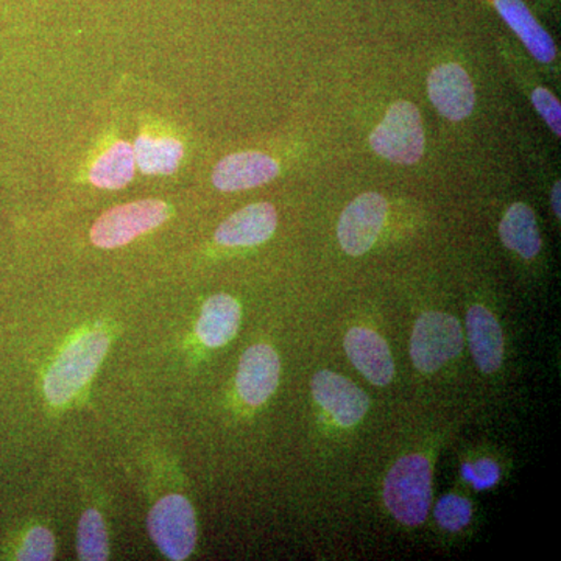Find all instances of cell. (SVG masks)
I'll return each mask as SVG.
<instances>
[{
  "instance_id": "obj_1",
  "label": "cell",
  "mask_w": 561,
  "mask_h": 561,
  "mask_svg": "<svg viewBox=\"0 0 561 561\" xmlns=\"http://www.w3.org/2000/svg\"><path fill=\"white\" fill-rule=\"evenodd\" d=\"M108 348L110 339L103 331L84 332L69 343L44 379V393L50 404L62 405L77 397L101 367Z\"/></svg>"
},
{
  "instance_id": "obj_2",
  "label": "cell",
  "mask_w": 561,
  "mask_h": 561,
  "mask_svg": "<svg viewBox=\"0 0 561 561\" xmlns=\"http://www.w3.org/2000/svg\"><path fill=\"white\" fill-rule=\"evenodd\" d=\"M383 501L398 522L420 526L427 518L432 502V471L420 454L402 457L383 482Z\"/></svg>"
},
{
  "instance_id": "obj_3",
  "label": "cell",
  "mask_w": 561,
  "mask_h": 561,
  "mask_svg": "<svg viewBox=\"0 0 561 561\" xmlns=\"http://www.w3.org/2000/svg\"><path fill=\"white\" fill-rule=\"evenodd\" d=\"M171 214V205L160 198H144L114 206L92 225L91 242L103 250L121 249L160 228Z\"/></svg>"
},
{
  "instance_id": "obj_4",
  "label": "cell",
  "mask_w": 561,
  "mask_h": 561,
  "mask_svg": "<svg viewBox=\"0 0 561 561\" xmlns=\"http://www.w3.org/2000/svg\"><path fill=\"white\" fill-rule=\"evenodd\" d=\"M424 140L420 110L408 101L393 103L370 135L371 149L379 157L402 165H412L421 160Z\"/></svg>"
},
{
  "instance_id": "obj_5",
  "label": "cell",
  "mask_w": 561,
  "mask_h": 561,
  "mask_svg": "<svg viewBox=\"0 0 561 561\" xmlns=\"http://www.w3.org/2000/svg\"><path fill=\"white\" fill-rule=\"evenodd\" d=\"M151 541L169 560L183 561L197 545L194 507L181 494H169L153 505L147 519Z\"/></svg>"
},
{
  "instance_id": "obj_6",
  "label": "cell",
  "mask_w": 561,
  "mask_h": 561,
  "mask_svg": "<svg viewBox=\"0 0 561 561\" xmlns=\"http://www.w3.org/2000/svg\"><path fill=\"white\" fill-rule=\"evenodd\" d=\"M463 334L456 317L443 312H426L413 327L411 357L421 373H435L460 356Z\"/></svg>"
},
{
  "instance_id": "obj_7",
  "label": "cell",
  "mask_w": 561,
  "mask_h": 561,
  "mask_svg": "<svg viewBox=\"0 0 561 561\" xmlns=\"http://www.w3.org/2000/svg\"><path fill=\"white\" fill-rule=\"evenodd\" d=\"M136 169L146 176H169L179 172L186 146L179 130L162 121H147L139 127L135 142Z\"/></svg>"
},
{
  "instance_id": "obj_8",
  "label": "cell",
  "mask_w": 561,
  "mask_h": 561,
  "mask_svg": "<svg viewBox=\"0 0 561 561\" xmlns=\"http://www.w3.org/2000/svg\"><path fill=\"white\" fill-rule=\"evenodd\" d=\"M389 203L378 192H365L343 210L337 236L350 256L368 253L378 241L387 219Z\"/></svg>"
},
{
  "instance_id": "obj_9",
  "label": "cell",
  "mask_w": 561,
  "mask_h": 561,
  "mask_svg": "<svg viewBox=\"0 0 561 561\" xmlns=\"http://www.w3.org/2000/svg\"><path fill=\"white\" fill-rule=\"evenodd\" d=\"M135 150L117 130L106 131L95 144L87 165L84 179L103 191H121L135 179Z\"/></svg>"
},
{
  "instance_id": "obj_10",
  "label": "cell",
  "mask_w": 561,
  "mask_h": 561,
  "mask_svg": "<svg viewBox=\"0 0 561 561\" xmlns=\"http://www.w3.org/2000/svg\"><path fill=\"white\" fill-rule=\"evenodd\" d=\"M316 401L343 427L356 426L370 409V398L348 378L321 370L313 376Z\"/></svg>"
},
{
  "instance_id": "obj_11",
  "label": "cell",
  "mask_w": 561,
  "mask_h": 561,
  "mask_svg": "<svg viewBox=\"0 0 561 561\" xmlns=\"http://www.w3.org/2000/svg\"><path fill=\"white\" fill-rule=\"evenodd\" d=\"M279 175V164L264 151L247 150L221 158L213 171V184L221 192L254 190Z\"/></svg>"
},
{
  "instance_id": "obj_12",
  "label": "cell",
  "mask_w": 561,
  "mask_h": 561,
  "mask_svg": "<svg viewBox=\"0 0 561 561\" xmlns=\"http://www.w3.org/2000/svg\"><path fill=\"white\" fill-rule=\"evenodd\" d=\"M427 91L435 108L448 121L467 119L474 110V87L467 70L456 62H446L432 69Z\"/></svg>"
},
{
  "instance_id": "obj_13",
  "label": "cell",
  "mask_w": 561,
  "mask_h": 561,
  "mask_svg": "<svg viewBox=\"0 0 561 561\" xmlns=\"http://www.w3.org/2000/svg\"><path fill=\"white\" fill-rule=\"evenodd\" d=\"M279 375L280 362L276 351L264 343L251 346L239 362L236 378L239 394L253 408L264 404L278 389Z\"/></svg>"
},
{
  "instance_id": "obj_14",
  "label": "cell",
  "mask_w": 561,
  "mask_h": 561,
  "mask_svg": "<svg viewBox=\"0 0 561 561\" xmlns=\"http://www.w3.org/2000/svg\"><path fill=\"white\" fill-rule=\"evenodd\" d=\"M278 227V213L271 203H253L221 221L214 239L221 247H256L267 242Z\"/></svg>"
},
{
  "instance_id": "obj_15",
  "label": "cell",
  "mask_w": 561,
  "mask_h": 561,
  "mask_svg": "<svg viewBox=\"0 0 561 561\" xmlns=\"http://www.w3.org/2000/svg\"><path fill=\"white\" fill-rule=\"evenodd\" d=\"M346 356L373 386H389L393 381L394 362L389 345L378 332L368 328H353L345 335Z\"/></svg>"
},
{
  "instance_id": "obj_16",
  "label": "cell",
  "mask_w": 561,
  "mask_h": 561,
  "mask_svg": "<svg viewBox=\"0 0 561 561\" xmlns=\"http://www.w3.org/2000/svg\"><path fill=\"white\" fill-rule=\"evenodd\" d=\"M468 343L479 370L491 375L504 360V334L493 313L483 306H472L467 313Z\"/></svg>"
},
{
  "instance_id": "obj_17",
  "label": "cell",
  "mask_w": 561,
  "mask_h": 561,
  "mask_svg": "<svg viewBox=\"0 0 561 561\" xmlns=\"http://www.w3.org/2000/svg\"><path fill=\"white\" fill-rule=\"evenodd\" d=\"M497 13L519 36L531 57L540 62H552L557 57L556 43L548 32L538 24L523 0H494Z\"/></svg>"
},
{
  "instance_id": "obj_18",
  "label": "cell",
  "mask_w": 561,
  "mask_h": 561,
  "mask_svg": "<svg viewBox=\"0 0 561 561\" xmlns=\"http://www.w3.org/2000/svg\"><path fill=\"white\" fill-rule=\"evenodd\" d=\"M241 305L230 295L219 294L203 305L197 334L209 348L227 345L241 327Z\"/></svg>"
},
{
  "instance_id": "obj_19",
  "label": "cell",
  "mask_w": 561,
  "mask_h": 561,
  "mask_svg": "<svg viewBox=\"0 0 561 561\" xmlns=\"http://www.w3.org/2000/svg\"><path fill=\"white\" fill-rule=\"evenodd\" d=\"M501 241L508 250L515 251L524 260H534L541 250V234L537 217L526 203H515L502 217Z\"/></svg>"
},
{
  "instance_id": "obj_20",
  "label": "cell",
  "mask_w": 561,
  "mask_h": 561,
  "mask_svg": "<svg viewBox=\"0 0 561 561\" xmlns=\"http://www.w3.org/2000/svg\"><path fill=\"white\" fill-rule=\"evenodd\" d=\"M77 552L83 561H103L108 559L110 545L105 522L101 513L90 508L81 515L77 531Z\"/></svg>"
},
{
  "instance_id": "obj_21",
  "label": "cell",
  "mask_w": 561,
  "mask_h": 561,
  "mask_svg": "<svg viewBox=\"0 0 561 561\" xmlns=\"http://www.w3.org/2000/svg\"><path fill=\"white\" fill-rule=\"evenodd\" d=\"M472 508L470 501L465 497L448 494L435 505V519L443 529L457 531L471 522Z\"/></svg>"
},
{
  "instance_id": "obj_22",
  "label": "cell",
  "mask_w": 561,
  "mask_h": 561,
  "mask_svg": "<svg viewBox=\"0 0 561 561\" xmlns=\"http://www.w3.org/2000/svg\"><path fill=\"white\" fill-rule=\"evenodd\" d=\"M55 557V537L47 527H33L25 535L18 560L47 561Z\"/></svg>"
},
{
  "instance_id": "obj_23",
  "label": "cell",
  "mask_w": 561,
  "mask_h": 561,
  "mask_svg": "<svg viewBox=\"0 0 561 561\" xmlns=\"http://www.w3.org/2000/svg\"><path fill=\"white\" fill-rule=\"evenodd\" d=\"M531 102H534L535 108L540 113L546 124L549 125V128L560 138L561 105L559 99L551 91L546 90V88H537V90L531 92Z\"/></svg>"
},
{
  "instance_id": "obj_24",
  "label": "cell",
  "mask_w": 561,
  "mask_h": 561,
  "mask_svg": "<svg viewBox=\"0 0 561 561\" xmlns=\"http://www.w3.org/2000/svg\"><path fill=\"white\" fill-rule=\"evenodd\" d=\"M461 474L468 482L472 483L476 490H486L500 481L501 471L493 460L482 459L476 461L474 465H463Z\"/></svg>"
},
{
  "instance_id": "obj_25",
  "label": "cell",
  "mask_w": 561,
  "mask_h": 561,
  "mask_svg": "<svg viewBox=\"0 0 561 561\" xmlns=\"http://www.w3.org/2000/svg\"><path fill=\"white\" fill-rule=\"evenodd\" d=\"M560 195H561V184H560V181H557L556 186H553V191H552V208H553V213H556L557 217L561 216Z\"/></svg>"
}]
</instances>
